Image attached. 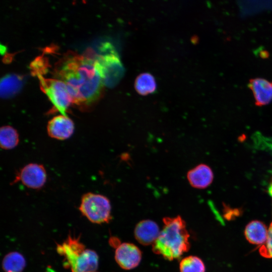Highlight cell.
Returning a JSON list of instances; mask_svg holds the SVG:
<instances>
[{
	"label": "cell",
	"mask_w": 272,
	"mask_h": 272,
	"mask_svg": "<svg viewBox=\"0 0 272 272\" xmlns=\"http://www.w3.org/2000/svg\"><path fill=\"white\" fill-rule=\"evenodd\" d=\"M260 254L266 258H272V222L270 225L265 243L259 248Z\"/></svg>",
	"instance_id": "19"
},
{
	"label": "cell",
	"mask_w": 272,
	"mask_h": 272,
	"mask_svg": "<svg viewBox=\"0 0 272 272\" xmlns=\"http://www.w3.org/2000/svg\"><path fill=\"white\" fill-rule=\"evenodd\" d=\"M187 178L190 185L193 188L205 189L212 183L214 173L208 165L200 164L188 171Z\"/></svg>",
	"instance_id": "11"
},
{
	"label": "cell",
	"mask_w": 272,
	"mask_h": 272,
	"mask_svg": "<svg viewBox=\"0 0 272 272\" xmlns=\"http://www.w3.org/2000/svg\"><path fill=\"white\" fill-rule=\"evenodd\" d=\"M99 257L97 253L85 249L65 266L71 268L72 272H92L98 267Z\"/></svg>",
	"instance_id": "9"
},
{
	"label": "cell",
	"mask_w": 272,
	"mask_h": 272,
	"mask_svg": "<svg viewBox=\"0 0 272 272\" xmlns=\"http://www.w3.org/2000/svg\"><path fill=\"white\" fill-rule=\"evenodd\" d=\"M23 85L21 77L14 74H7L1 80L0 93L4 98L12 97L18 93Z\"/></svg>",
	"instance_id": "14"
},
{
	"label": "cell",
	"mask_w": 272,
	"mask_h": 272,
	"mask_svg": "<svg viewBox=\"0 0 272 272\" xmlns=\"http://www.w3.org/2000/svg\"><path fill=\"white\" fill-rule=\"evenodd\" d=\"M134 87L139 94L145 96L153 93L156 90L157 83L153 75L148 73H144L136 78Z\"/></svg>",
	"instance_id": "16"
},
{
	"label": "cell",
	"mask_w": 272,
	"mask_h": 272,
	"mask_svg": "<svg viewBox=\"0 0 272 272\" xmlns=\"http://www.w3.org/2000/svg\"><path fill=\"white\" fill-rule=\"evenodd\" d=\"M267 232L265 225L259 221L249 223L244 231L246 239L250 243L256 245H263L265 243Z\"/></svg>",
	"instance_id": "13"
},
{
	"label": "cell",
	"mask_w": 272,
	"mask_h": 272,
	"mask_svg": "<svg viewBox=\"0 0 272 272\" xmlns=\"http://www.w3.org/2000/svg\"><path fill=\"white\" fill-rule=\"evenodd\" d=\"M37 76L41 89L47 95L55 110L61 114L67 116L66 110L73 101L65 84L61 80L45 78L42 75Z\"/></svg>",
	"instance_id": "5"
},
{
	"label": "cell",
	"mask_w": 272,
	"mask_h": 272,
	"mask_svg": "<svg viewBox=\"0 0 272 272\" xmlns=\"http://www.w3.org/2000/svg\"><path fill=\"white\" fill-rule=\"evenodd\" d=\"M180 272H205V266L202 260L195 256L183 258L179 263Z\"/></svg>",
	"instance_id": "18"
},
{
	"label": "cell",
	"mask_w": 272,
	"mask_h": 272,
	"mask_svg": "<svg viewBox=\"0 0 272 272\" xmlns=\"http://www.w3.org/2000/svg\"><path fill=\"white\" fill-rule=\"evenodd\" d=\"M75 129L73 120L67 116L57 115L48 122L47 131L52 138L58 140H66L72 136Z\"/></svg>",
	"instance_id": "8"
},
{
	"label": "cell",
	"mask_w": 272,
	"mask_h": 272,
	"mask_svg": "<svg viewBox=\"0 0 272 272\" xmlns=\"http://www.w3.org/2000/svg\"><path fill=\"white\" fill-rule=\"evenodd\" d=\"M56 76L66 85L73 102L88 107L100 96L103 83L90 58L76 55L63 60Z\"/></svg>",
	"instance_id": "1"
},
{
	"label": "cell",
	"mask_w": 272,
	"mask_h": 272,
	"mask_svg": "<svg viewBox=\"0 0 272 272\" xmlns=\"http://www.w3.org/2000/svg\"><path fill=\"white\" fill-rule=\"evenodd\" d=\"M17 131L10 125L3 126L0 129V144L2 148L10 150L14 148L19 143Z\"/></svg>",
	"instance_id": "17"
},
{
	"label": "cell",
	"mask_w": 272,
	"mask_h": 272,
	"mask_svg": "<svg viewBox=\"0 0 272 272\" xmlns=\"http://www.w3.org/2000/svg\"><path fill=\"white\" fill-rule=\"evenodd\" d=\"M248 86L253 93L256 105L262 106L272 101V82L255 78L249 81Z\"/></svg>",
	"instance_id": "12"
},
{
	"label": "cell",
	"mask_w": 272,
	"mask_h": 272,
	"mask_svg": "<svg viewBox=\"0 0 272 272\" xmlns=\"http://www.w3.org/2000/svg\"><path fill=\"white\" fill-rule=\"evenodd\" d=\"M163 222V227L152 245V250L164 258L172 260L189 249V235L185 221L179 216L165 217Z\"/></svg>",
	"instance_id": "2"
},
{
	"label": "cell",
	"mask_w": 272,
	"mask_h": 272,
	"mask_svg": "<svg viewBox=\"0 0 272 272\" xmlns=\"http://www.w3.org/2000/svg\"><path fill=\"white\" fill-rule=\"evenodd\" d=\"M158 224L150 220L140 221L136 225L134 230L135 239L143 245L152 244L158 238L160 233Z\"/></svg>",
	"instance_id": "10"
},
{
	"label": "cell",
	"mask_w": 272,
	"mask_h": 272,
	"mask_svg": "<svg viewBox=\"0 0 272 272\" xmlns=\"http://www.w3.org/2000/svg\"><path fill=\"white\" fill-rule=\"evenodd\" d=\"M99 52L94 59L95 66L103 85L112 88L123 77L124 68L117 52L110 43H102Z\"/></svg>",
	"instance_id": "3"
},
{
	"label": "cell",
	"mask_w": 272,
	"mask_h": 272,
	"mask_svg": "<svg viewBox=\"0 0 272 272\" xmlns=\"http://www.w3.org/2000/svg\"><path fill=\"white\" fill-rule=\"evenodd\" d=\"M79 210L93 223H108L111 219L110 202L107 197L102 194L92 192L84 194Z\"/></svg>",
	"instance_id": "4"
},
{
	"label": "cell",
	"mask_w": 272,
	"mask_h": 272,
	"mask_svg": "<svg viewBox=\"0 0 272 272\" xmlns=\"http://www.w3.org/2000/svg\"><path fill=\"white\" fill-rule=\"evenodd\" d=\"M92 272H98V271H92Z\"/></svg>",
	"instance_id": "20"
},
{
	"label": "cell",
	"mask_w": 272,
	"mask_h": 272,
	"mask_svg": "<svg viewBox=\"0 0 272 272\" xmlns=\"http://www.w3.org/2000/svg\"><path fill=\"white\" fill-rule=\"evenodd\" d=\"M142 253L134 244L124 242L120 243L115 251V259L122 269L129 270L137 267L140 263Z\"/></svg>",
	"instance_id": "7"
},
{
	"label": "cell",
	"mask_w": 272,
	"mask_h": 272,
	"mask_svg": "<svg viewBox=\"0 0 272 272\" xmlns=\"http://www.w3.org/2000/svg\"><path fill=\"white\" fill-rule=\"evenodd\" d=\"M26 264L24 256L17 251L8 253L2 261V267L5 272H22Z\"/></svg>",
	"instance_id": "15"
},
{
	"label": "cell",
	"mask_w": 272,
	"mask_h": 272,
	"mask_svg": "<svg viewBox=\"0 0 272 272\" xmlns=\"http://www.w3.org/2000/svg\"><path fill=\"white\" fill-rule=\"evenodd\" d=\"M46 179V172L43 165L30 163L19 171L14 181H20L29 188L39 189L44 186Z\"/></svg>",
	"instance_id": "6"
}]
</instances>
